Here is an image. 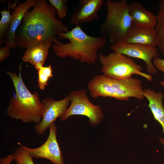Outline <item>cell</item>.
I'll list each match as a JSON object with an SVG mask.
<instances>
[{
  "mask_svg": "<svg viewBox=\"0 0 164 164\" xmlns=\"http://www.w3.org/2000/svg\"><path fill=\"white\" fill-rule=\"evenodd\" d=\"M56 9L45 0H37L33 9L25 14L15 33L16 47L27 48L41 41H49L60 45L57 38L60 32L69 31L55 16Z\"/></svg>",
  "mask_w": 164,
  "mask_h": 164,
  "instance_id": "1",
  "label": "cell"
},
{
  "mask_svg": "<svg viewBox=\"0 0 164 164\" xmlns=\"http://www.w3.org/2000/svg\"><path fill=\"white\" fill-rule=\"evenodd\" d=\"M57 37L61 40L66 39L69 43L52 45L56 55L61 58L67 56L82 63L94 64L98 58V50L106 44L107 37L103 35L92 37L87 34L80 26H76L67 32H60Z\"/></svg>",
  "mask_w": 164,
  "mask_h": 164,
  "instance_id": "2",
  "label": "cell"
},
{
  "mask_svg": "<svg viewBox=\"0 0 164 164\" xmlns=\"http://www.w3.org/2000/svg\"><path fill=\"white\" fill-rule=\"evenodd\" d=\"M21 63L18 74L10 71L6 73L10 77L14 86L15 92L11 97L6 114L11 118L19 120L23 122H33L41 121L44 106L37 91L32 93L25 85L21 73Z\"/></svg>",
  "mask_w": 164,
  "mask_h": 164,
  "instance_id": "3",
  "label": "cell"
},
{
  "mask_svg": "<svg viewBox=\"0 0 164 164\" xmlns=\"http://www.w3.org/2000/svg\"><path fill=\"white\" fill-rule=\"evenodd\" d=\"M142 84L141 80L137 78L116 79L101 74L93 77L89 82L88 88L94 98L111 97L127 101L130 97L144 99Z\"/></svg>",
  "mask_w": 164,
  "mask_h": 164,
  "instance_id": "4",
  "label": "cell"
},
{
  "mask_svg": "<svg viewBox=\"0 0 164 164\" xmlns=\"http://www.w3.org/2000/svg\"><path fill=\"white\" fill-rule=\"evenodd\" d=\"M105 19L100 25V32L113 44L123 40L132 25L126 0L116 1L108 0Z\"/></svg>",
  "mask_w": 164,
  "mask_h": 164,
  "instance_id": "5",
  "label": "cell"
},
{
  "mask_svg": "<svg viewBox=\"0 0 164 164\" xmlns=\"http://www.w3.org/2000/svg\"><path fill=\"white\" fill-rule=\"evenodd\" d=\"M98 57L102 65L101 71L108 77L125 79L131 78L132 75L136 74L149 81L152 80L151 75L142 72V65L136 63L128 56L114 52L106 56L99 53Z\"/></svg>",
  "mask_w": 164,
  "mask_h": 164,
  "instance_id": "6",
  "label": "cell"
},
{
  "mask_svg": "<svg viewBox=\"0 0 164 164\" xmlns=\"http://www.w3.org/2000/svg\"><path fill=\"white\" fill-rule=\"evenodd\" d=\"M70 106L60 118L62 121L73 115H82L89 119V123L93 126L98 125L102 121L104 115L100 106L94 105L89 100L87 91L84 89L72 91L68 95Z\"/></svg>",
  "mask_w": 164,
  "mask_h": 164,
  "instance_id": "7",
  "label": "cell"
},
{
  "mask_svg": "<svg viewBox=\"0 0 164 164\" xmlns=\"http://www.w3.org/2000/svg\"><path fill=\"white\" fill-rule=\"evenodd\" d=\"M110 47L114 52L143 60L149 74H156L157 73L152 62L153 58L158 57L160 55L156 47L127 44L121 41L112 44Z\"/></svg>",
  "mask_w": 164,
  "mask_h": 164,
  "instance_id": "8",
  "label": "cell"
},
{
  "mask_svg": "<svg viewBox=\"0 0 164 164\" xmlns=\"http://www.w3.org/2000/svg\"><path fill=\"white\" fill-rule=\"evenodd\" d=\"M49 133L46 141L40 146L30 148L18 143L32 158H43L50 161L52 164H65L57 139V128L55 123L50 127Z\"/></svg>",
  "mask_w": 164,
  "mask_h": 164,
  "instance_id": "9",
  "label": "cell"
},
{
  "mask_svg": "<svg viewBox=\"0 0 164 164\" xmlns=\"http://www.w3.org/2000/svg\"><path fill=\"white\" fill-rule=\"evenodd\" d=\"M42 101L44 106L43 115L40 122L36 123L34 126L35 132L39 135L44 133L57 118H61L70 103L69 95L59 101L47 97Z\"/></svg>",
  "mask_w": 164,
  "mask_h": 164,
  "instance_id": "10",
  "label": "cell"
},
{
  "mask_svg": "<svg viewBox=\"0 0 164 164\" xmlns=\"http://www.w3.org/2000/svg\"><path fill=\"white\" fill-rule=\"evenodd\" d=\"M15 0L12 3L11 2L12 10L11 22L10 28L4 40L5 46L12 49H15V33L19 26L22 23V19L28 9L33 7L37 0H27L22 3H17Z\"/></svg>",
  "mask_w": 164,
  "mask_h": 164,
  "instance_id": "11",
  "label": "cell"
},
{
  "mask_svg": "<svg viewBox=\"0 0 164 164\" xmlns=\"http://www.w3.org/2000/svg\"><path fill=\"white\" fill-rule=\"evenodd\" d=\"M104 3L103 0H80L71 16L70 23L79 26L84 22L99 19L98 12Z\"/></svg>",
  "mask_w": 164,
  "mask_h": 164,
  "instance_id": "12",
  "label": "cell"
},
{
  "mask_svg": "<svg viewBox=\"0 0 164 164\" xmlns=\"http://www.w3.org/2000/svg\"><path fill=\"white\" fill-rule=\"evenodd\" d=\"M127 44L156 47L157 34L155 28L132 25L122 41Z\"/></svg>",
  "mask_w": 164,
  "mask_h": 164,
  "instance_id": "13",
  "label": "cell"
},
{
  "mask_svg": "<svg viewBox=\"0 0 164 164\" xmlns=\"http://www.w3.org/2000/svg\"><path fill=\"white\" fill-rule=\"evenodd\" d=\"M129 14L132 25L155 28L157 22V15L146 9L140 2H133L128 5Z\"/></svg>",
  "mask_w": 164,
  "mask_h": 164,
  "instance_id": "14",
  "label": "cell"
},
{
  "mask_svg": "<svg viewBox=\"0 0 164 164\" xmlns=\"http://www.w3.org/2000/svg\"><path fill=\"white\" fill-rule=\"evenodd\" d=\"M143 94L149 102L148 106L155 120L162 126L164 134V108L162 104L163 94L150 89H143ZM159 140L164 147V138L160 137Z\"/></svg>",
  "mask_w": 164,
  "mask_h": 164,
  "instance_id": "15",
  "label": "cell"
},
{
  "mask_svg": "<svg viewBox=\"0 0 164 164\" xmlns=\"http://www.w3.org/2000/svg\"><path fill=\"white\" fill-rule=\"evenodd\" d=\"M52 42L41 41L36 45L26 48L22 58L24 62H28L35 66L39 63L45 64Z\"/></svg>",
  "mask_w": 164,
  "mask_h": 164,
  "instance_id": "16",
  "label": "cell"
},
{
  "mask_svg": "<svg viewBox=\"0 0 164 164\" xmlns=\"http://www.w3.org/2000/svg\"><path fill=\"white\" fill-rule=\"evenodd\" d=\"M159 7L157 22L155 29L157 36V46L164 54V0L159 2Z\"/></svg>",
  "mask_w": 164,
  "mask_h": 164,
  "instance_id": "17",
  "label": "cell"
},
{
  "mask_svg": "<svg viewBox=\"0 0 164 164\" xmlns=\"http://www.w3.org/2000/svg\"><path fill=\"white\" fill-rule=\"evenodd\" d=\"M34 67L38 74L37 87L43 90L48 86L50 79L53 76L52 66L44 67L43 64L39 63Z\"/></svg>",
  "mask_w": 164,
  "mask_h": 164,
  "instance_id": "18",
  "label": "cell"
},
{
  "mask_svg": "<svg viewBox=\"0 0 164 164\" xmlns=\"http://www.w3.org/2000/svg\"><path fill=\"white\" fill-rule=\"evenodd\" d=\"M11 2H8V9H3L0 11L1 18L0 21V46L2 45L10 28L11 15L10 12Z\"/></svg>",
  "mask_w": 164,
  "mask_h": 164,
  "instance_id": "19",
  "label": "cell"
},
{
  "mask_svg": "<svg viewBox=\"0 0 164 164\" xmlns=\"http://www.w3.org/2000/svg\"><path fill=\"white\" fill-rule=\"evenodd\" d=\"M12 155L16 162L20 164H34L32 158L20 145L16 149Z\"/></svg>",
  "mask_w": 164,
  "mask_h": 164,
  "instance_id": "20",
  "label": "cell"
},
{
  "mask_svg": "<svg viewBox=\"0 0 164 164\" xmlns=\"http://www.w3.org/2000/svg\"><path fill=\"white\" fill-rule=\"evenodd\" d=\"M50 4L56 10L58 16L60 19L66 16L68 11L67 0H49Z\"/></svg>",
  "mask_w": 164,
  "mask_h": 164,
  "instance_id": "21",
  "label": "cell"
},
{
  "mask_svg": "<svg viewBox=\"0 0 164 164\" xmlns=\"http://www.w3.org/2000/svg\"><path fill=\"white\" fill-rule=\"evenodd\" d=\"M153 64L155 67L164 73V59L158 57L154 58ZM160 84L164 87V79L159 82Z\"/></svg>",
  "mask_w": 164,
  "mask_h": 164,
  "instance_id": "22",
  "label": "cell"
},
{
  "mask_svg": "<svg viewBox=\"0 0 164 164\" xmlns=\"http://www.w3.org/2000/svg\"><path fill=\"white\" fill-rule=\"evenodd\" d=\"M10 48L9 47L5 46L0 48V62H1L10 56Z\"/></svg>",
  "mask_w": 164,
  "mask_h": 164,
  "instance_id": "23",
  "label": "cell"
},
{
  "mask_svg": "<svg viewBox=\"0 0 164 164\" xmlns=\"http://www.w3.org/2000/svg\"><path fill=\"white\" fill-rule=\"evenodd\" d=\"M16 164H20L18 162H16Z\"/></svg>",
  "mask_w": 164,
  "mask_h": 164,
  "instance_id": "24",
  "label": "cell"
}]
</instances>
